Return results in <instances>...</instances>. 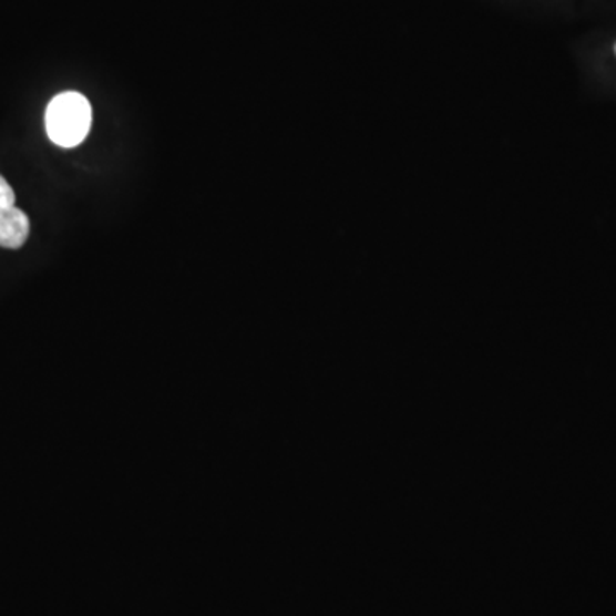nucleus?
Returning <instances> with one entry per match:
<instances>
[{
	"label": "nucleus",
	"mask_w": 616,
	"mask_h": 616,
	"mask_svg": "<svg viewBox=\"0 0 616 616\" xmlns=\"http://www.w3.org/2000/svg\"><path fill=\"white\" fill-rule=\"evenodd\" d=\"M47 134L61 147L80 146L91 129V105L75 91L57 94L45 113Z\"/></svg>",
	"instance_id": "1"
},
{
	"label": "nucleus",
	"mask_w": 616,
	"mask_h": 616,
	"mask_svg": "<svg viewBox=\"0 0 616 616\" xmlns=\"http://www.w3.org/2000/svg\"><path fill=\"white\" fill-rule=\"evenodd\" d=\"M16 196L9 182L0 175V207L14 206Z\"/></svg>",
	"instance_id": "3"
},
{
	"label": "nucleus",
	"mask_w": 616,
	"mask_h": 616,
	"mask_svg": "<svg viewBox=\"0 0 616 616\" xmlns=\"http://www.w3.org/2000/svg\"><path fill=\"white\" fill-rule=\"evenodd\" d=\"M30 237V219L16 206L0 207V247L21 248Z\"/></svg>",
	"instance_id": "2"
},
{
	"label": "nucleus",
	"mask_w": 616,
	"mask_h": 616,
	"mask_svg": "<svg viewBox=\"0 0 616 616\" xmlns=\"http://www.w3.org/2000/svg\"><path fill=\"white\" fill-rule=\"evenodd\" d=\"M615 52H616V45H615Z\"/></svg>",
	"instance_id": "4"
}]
</instances>
